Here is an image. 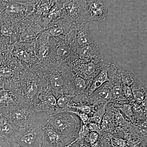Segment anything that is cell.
I'll return each instance as SVG.
<instances>
[{"label": "cell", "mask_w": 147, "mask_h": 147, "mask_svg": "<svg viewBox=\"0 0 147 147\" xmlns=\"http://www.w3.org/2000/svg\"><path fill=\"white\" fill-rule=\"evenodd\" d=\"M105 111V107H102L94 113L93 116L92 120L94 123L100 125Z\"/></svg>", "instance_id": "22"}, {"label": "cell", "mask_w": 147, "mask_h": 147, "mask_svg": "<svg viewBox=\"0 0 147 147\" xmlns=\"http://www.w3.org/2000/svg\"><path fill=\"white\" fill-rule=\"evenodd\" d=\"M43 140L49 146L64 147L68 144L70 139L67 134L56 131L45 123L43 127Z\"/></svg>", "instance_id": "11"}, {"label": "cell", "mask_w": 147, "mask_h": 147, "mask_svg": "<svg viewBox=\"0 0 147 147\" xmlns=\"http://www.w3.org/2000/svg\"><path fill=\"white\" fill-rule=\"evenodd\" d=\"M68 113H72V114L76 115L79 117V118L82 121V122L84 125H86L87 123H88L89 121V117L87 114H84V113H79L78 111H74V110H71V111H69Z\"/></svg>", "instance_id": "24"}, {"label": "cell", "mask_w": 147, "mask_h": 147, "mask_svg": "<svg viewBox=\"0 0 147 147\" xmlns=\"http://www.w3.org/2000/svg\"><path fill=\"white\" fill-rule=\"evenodd\" d=\"M11 44L12 43L4 37L0 32V55L6 52Z\"/></svg>", "instance_id": "21"}, {"label": "cell", "mask_w": 147, "mask_h": 147, "mask_svg": "<svg viewBox=\"0 0 147 147\" xmlns=\"http://www.w3.org/2000/svg\"><path fill=\"white\" fill-rule=\"evenodd\" d=\"M18 128L13 125L5 114H0V140L7 144L13 142Z\"/></svg>", "instance_id": "14"}, {"label": "cell", "mask_w": 147, "mask_h": 147, "mask_svg": "<svg viewBox=\"0 0 147 147\" xmlns=\"http://www.w3.org/2000/svg\"><path fill=\"white\" fill-rule=\"evenodd\" d=\"M98 95L105 100H110L113 97L111 91L107 87H104L98 91Z\"/></svg>", "instance_id": "23"}, {"label": "cell", "mask_w": 147, "mask_h": 147, "mask_svg": "<svg viewBox=\"0 0 147 147\" xmlns=\"http://www.w3.org/2000/svg\"><path fill=\"white\" fill-rule=\"evenodd\" d=\"M73 108L77 109V110H79L81 113L87 114V115L90 114L91 112V110L90 107L88 106V105H84V106H74Z\"/></svg>", "instance_id": "28"}, {"label": "cell", "mask_w": 147, "mask_h": 147, "mask_svg": "<svg viewBox=\"0 0 147 147\" xmlns=\"http://www.w3.org/2000/svg\"><path fill=\"white\" fill-rule=\"evenodd\" d=\"M90 21H105L108 13V5L102 0H86Z\"/></svg>", "instance_id": "13"}, {"label": "cell", "mask_w": 147, "mask_h": 147, "mask_svg": "<svg viewBox=\"0 0 147 147\" xmlns=\"http://www.w3.org/2000/svg\"><path fill=\"white\" fill-rule=\"evenodd\" d=\"M116 144L119 147H127L126 143L123 139H116L115 140Z\"/></svg>", "instance_id": "32"}, {"label": "cell", "mask_w": 147, "mask_h": 147, "mask_svg": "<svg viewBox=\"0 0 147 147\" xmlns=\"http://www.w3.org/2000/svg\"><path fill=\"white\" fill-rule=\"evenodd\" d=\"M33 8V5L30 1L23 3L11 0L5 5L3 13L20 21L31 15Z\"/></svg>", "instance_id": "10"}, {"label": "cell", "mask_w": 147, "mask_h": 147, "mask_svg": "<svg viewBox=\"0 0 147 147\" xmlns=\"http://www.w3.org/2000/svg\"><path fill=\"white\" fill-rule=\"evenodd\" d=\"M38 70L46 87L57 98L68 94V86L74 74L66 63H53L40 66Z\"/></svg>", "instance_id": "2"}, {"label": "cell", "mask_w": 147, "mask_h": 147, "mask_svg": "<svg viewBox=\"0 0 147 147\" xmlns=\"http://www.w3.org/2000/svg\"><path fill=\"white\" fill-rule=\"evenodd\" d=\"M45 88V82L37 69L26 68L13 77L5 89L13 92L21 103L32 105Z\"/></svg>", "instance_id": "1"}, {"label": "cell", "mask_w": 147, "mask_h": 147, "mask_svg": "<svg viewBox=\"0 0 147 147\" xmlns=\"http://www.w3.org/2000/svg\"><path fill=\"white\" fill-rule=\"evenodd\" d=\"M67 18L74 28L89 23V14L86 0H66L62 3Z\"/></svg>", "instance_id": "5"}, {"label": "cell", "mask_w": 147, "mask_h": 147, "mask_svg": "<svg viewBox=\"0 0 147 147\" xmlns=\"http://www.w3.org/2000/svg\"><path fill=\"white\" fill-rule=\"evenodd\" d=\"M38 100H39L38 102L32 105L36 113L45 112L49 116L59 113L57 107V97L48 88H44L40 92Z\"/></svg>", "instance_id": "9"}, {"label": "cell", "mask_w": 147, "mask_h": 147, "mask_svg": "<svg viewBox=\"0 0 147 147\" xmlns=\"http://www.w3.org/2000/svg\"><path fill=\"white\" fill-rule=\"evenodd\" d=\"M36 113L32 105L21 103L7 108L5 114L13 125L20 128L29 126L35 121Z\"/></svg>", "instance_id": "6"}, {"label": "cell", "mask_w": 147, "mask_h": 147, "mask_svg": "<svg viewBox=\"0 0 147 147\" xmlns=\"http://www.w3.org/2000/svg\"><path fill=\"white\" fill-rule=\"evenodd\" d=\"M21 103L13 92L6 89H0V107L9 108Z\"/></svg>", "instance_id": "17"}, {"label": "cell", "mask_w": 147, "mask_h": 147, "mask_svg": "<svg viewBox=\"0 0 147 147\" xmlns=\"http://www.w3.org/2000/svg\"><path fill=\"white\" fill-rule=\"evenodd\" d=\"M74 105L70 94L61 95L57 98V107L59 113H67L73 108Z\"/></svg>", "instance_id": "19"}, {"label": "cell", "mask_w": 147, "mask_h": 147, "mask_svg": "<svg viewBox=\"0 0 147 147\" xmlns=\"http://www.w3.org/2000/svg\"><path fill=\"white\" fill-rule=\"evenodd\" d=\"M1 1L4 4H5L6 3L9 2L10 1H11V0H1Z\"/></svg>", "instance_id": "35"}, {"label": "cell", "mask_w": 147, "mask_h": 147, "mask_svg": "<svg viewBox=\"0 0 147 147\" xmlns=\"http://www.w3.org/2000/svg\"><path fill=\"white\" fill-rule=\"evenodd\" d=\"M64 147H73V146L71 144H69L66 145V146H64Z\"/></svg>", "instance_id": "36"}, {"label": "cell", "mask_w": 147, "mask_h": 147, "mask_svg": "<svg viewBox=\"0 0 147 147\" xmlns=\"http://www.w3.org/2000/svg\"><path fill=\"white\" fill-rule=\"evenodd\" d=\"M51 1H53L55 2H59L60 1V0H51Z\"/></svg>", "instance_id": "37"}, {"label": "cell", "mask_w": 147, "mask_h": 147, "mask_svg": "<svg viewBox=\"0 0 147 147\" xmlns=\"http://www.w3.org/2000/svg\"><path fill=\"white\" fill-rule=\"evenodd\" d=\"M112 96L115 98L122 99L123 98V90L119 84L117 83L115 84L113 87L112 91Z\"/></svg>", "instance_id": "20"}, {"label": "cell", "mask_w": 147, "mask_h": 147, "mask_svg": "<svg viewBox=\"0 0 147 147\" xmlns=\"http://www.w3.org/2000/svg\"><path fill=\"white\" fill-rule=\"evenodd\" d=\"M110 117L108 116H105L102 118L101 123H100V128L104 129L108 126V124L110 122Z\"/></svg>", "instance_id": "31"}, {"label": "cell", "mask_w": 147, "mask_h": 147, "mask_svg": "<svg viewBox=\"0 0 147 147\" xmlns=\"http://www.w3.org/2000/svg\"><path fill=\"white\" fill-rule=\"evenodd\" d=\"M45 30L34 21L30 15L20 21L18 42H29L36 39Z\"/></svg>", "instance_id": "8"}, {"label": "cell", "mask_w": 147, "mask_h": 147, "mask_svg": "<svg viewBox=\"0 0 147 147\" xmlns=\"http://www.w3.org/2000/svg\"><path fill=\"white\" fill-rule=\"evenodd\" d=\"M91 147H100V144L98 142H96L93 144L91 145Z\"/></svg>", "instance_id": "34"}, {"label": "cell", "mask_w": 147, "mask_h": 147, "mask_svg": "<svg viewBox=\"0 0 147 147\" xmlns=\"http://www.w3.org/2000/svg\"><path fill=\"white\" fill-rule=\"evenodd\" d=\"M137 132L140 134H145L147 133V123L141 124L136 127Z\"/></svg>", "instance_id": "30"}, {"label": "cell", "mask_w": 147, "mask_h": 147, "mask_svg": "<svg viewBox=\"0 0 147 147\" xmlns=\"http://www.w3.org/2000/svg\"><path fill=\"white\" fill-rule=\"evenodd\" d=\"M88 23L79 25L74 28V41L76 47L94 42L88 29Z\"/></svg>", "instance_id": "16"}, {"label": "cell", "mask_w": 147, "mask_h": 147, "mask_svg": "<svg viewBox=\"0 0 147 147\" xmlns=\"http://www.w3.org/2000/svg\"><path fill=\"white\" fill-rule=\"evenodd\" d=\"M133 94L135 99L138 102H143L145 100V95L141 90L137 89H134L133 90Z\"/></svg>", "instance_id": "26"}, {"label": "cell", "mask_w": 147, "mask_h": 147, "mask_svg": "<svg viewBox=\"0 0 147 147\" xmlns=\"http://www.w3.org/2000/svg\"><path fill=\"white\" fill-rule=\"evenodd\" d=\"M45 123L56 131L65 134L75 131L78 125L73 116L65 112L49 116Z\"/></svg>", "instance_id": "7"}, {"label": "cell", "mask_w": 147, "mask_h": 147, "mask_svg": "<svg viewBox=\"0 0 147 147\" xmlns=\"http://www.w3.org/2000/svg\"><path fill=\"white\" fill-rule=\"evenodd\" d=\"M87 140L91 145L97 142L98 138V134L97 132L91 131L87 136Z\"/></svg>", "instance_id": "27"}, {"label": "cell", "mask_w": 147, "mask_h": 147, "mask_svg": "<svg viewBox=\"0 0 147 147\" xmlns=\"http://www.w3.org/2000/svg\"><path fill=\"white\" fill-rule=\"evenodd\" d=\"M36 39L27 42L17 41L11 44L9 49L11 56L25 68L35 69L40 66L36 55Z\"/></svg>", "instance_id": "3"}, {"label": "cell", "mask_w": 147, "mask_h": 147, "mask_svg": "<svg viewBox=\"0 0 147 147\" xmlns=\"http://www.w3.org/2000/svg\"><path fill=\"white\" fill-rule=\"evenodd\" d=\"M8 146L9 147H24L14 142H12V143L9 144Z\"/></svg>", "instance_id": "33"}, {"label": "cell", "mask_w": 147, "mask_h": 147, "mask_svg": "<svg viewBox=\"0 0 147 147\" xmlns=\"http://www.w3.org/2000/svg\"><path fill=\"white\" fill-rule=\"evenodd\" d=\"M44 124L36 119L29 126L18 128L13 142L24 147H41Z\"/></svg>", "instance_id": "4"}, {"label": "cell", "mask_w": 147, "mask_h": 147, "mask_svg": "<svg viewBox=\"0 0 147 147\" xmlns=\"http://www.w3.org/2000/svg\"><path fill=\"white\" fill-rule=\"evenodd\" d=\"M74 58L79 60H103V54L99 47L94 42L76 48Z\"/></svg>", "instance_id": "12"}, {"label": "cell", "mask_w": 147, "mask_h": 147, "mask_svg": "<svg viewBox=\"0 0 147 147\" xmlns=\"http://www.w3.org/2000/svg\"><path fill=\"white\" fill-rule=\"evenodd\" d=\"M88 127L90 131H95V132H96L97 133L99 132L100 129V125L94 122L90 123Z\"/></svg>", "instance_id": "29"}, {"label": "cell", "mask_w": 147, "mask_h": 147, "mask_svg": "<svg viewBox=\"0 0 147 147\" xmlns=\"http://www.w3.org/2000/svg\"><path fill=\"white\" fill-rule=\"evenodd\" d=\"M90 130L86 125H83L81 126L78 133V139H82L84 137H87L90 133Z\"/></svg>", "instance_id": "25"}, {"label": "cell", "mask_w": 147, "mask_h": 147, "mask_svg": "<svg viewBox=\"0 0 147 147\" xmlns=\"http://www.w3.org/2000/svg\"><path fill=\"white\" fill-rule=\"evenodd\" d=\"M74 28L72 24L64 17L59 19L45 30L50 37H58L65 36Z\"/></svg>", "instance_id": "15"}, {"label": "cell", "mask_w": 147, "mask_h": 147, "mask_svg": "<svg viewBox=\"0 0 147 147\" xmlns=\"http://www.w3.org/2000/svg\"><path fill=\"white\" fill-rule=\"evenodd\" d=\"M108 64H102L100 72L94 79L91 86L90 87V94H91L106 82H110V79L108 76Z\"/></svg>", "instance_id": "18"}]
</instances>
